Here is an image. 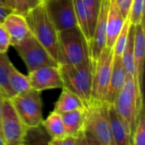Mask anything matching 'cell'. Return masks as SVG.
<instances>
[{
  "label": "cell",
  "mask_w": 145,
  "mask_h": 145,
  "mask_svg": "<svg viewBox=\"0 0 145 145\" xmlns=\"http://www.w3.org/2000/svg\"><path fill=\"white\" fill-rule=\"evenodd\" d=\"M25 18L31 33L46 48L57 62L58 31L43 2L30 9L25 14Z\"/></svg>",
  "instance_id": "3957f363"
},
{
  "label": "cell",
  "mask_w": 145,
  "mask_h": 145,
  "mask_svg": "<svg viewBox=\"0 0 145 145\" xmlns=\"http://www.w3.org/2000/svg\"><path fill=\"white\" fill-rule=\"evenodd\" d=\"M42 2H45V1H47V0H42Z\"/></svg>",
  "instance_id": "b9f144b4"
},
{
  "label": "cell",
  "mask_w": 145,
  "mask_h": 145,
  "mask_svg": "<svg viewBox=\"0 0 145 145\" xmlns=\"http://www.w3.org/2000/svg\"><path fill=\"white\" fill-rule=\"evenodd\" d=\"M127 79V73L122 64L121 56H113L112 70L110 74V79L105 96V102L110 105L114 104L118 94L120 93L125 81Z\"/></svg>",
  "instance_id": "9a60e30c"
},
{
  "label": "cell",
  "mask_w": 145,
  "mask_h": 145,
  "mask_svg": "<svg viewBox=\"0 0 145 145\" xmlns=\"http://www.w3.org/2000/svg\"><path fill=\"white\" fill-rule=\"evenodd\" d=\"M133 25H138L144 21V0H133L129 15Z\"/></svg>",
  "instance_id": "83f0119b"
},
{
  "label": "cell",
  "mask_w": 145,
  "mask_h": 145,
  "mask_svg": "<svg viewBox=\"0 0 145 145\" xmlns=\"http://www.w3.org/2000/svg\"><path fill=\"white\" fill-rule=\"evenodd\" d=\"M3 3L6 4L8 8H10L13 11L14 10V0H3Z\"/></svg>",
  "instance_id": "f35d334b"
},
{
  "label": "cell",
  "mask_w": 145,
  "mask_h": 145,
  "mask_svg": "<svg viewBox=\"0 0 145 145\" xmlns=\"http://www.w3.org/2000/svg\"><path fill=\"white\" fill-rule=\"evenodd\" d=\"M0 145H5L4 140H3V136H2L1 133H0Z\"/></svg>",
  "instance_id": "60d3db41"
},
{
  "label": "cell",
  "mask_w": 145,
  "mask_h": 145,
  "mask_svg": "<svg viewBox=\"0 0 145 145\" xmlns=\"http://www.w3.org/2000/svg\"><path fill=\"white\" fill-rule=\"evenodd\" d=\"M74 145H88V143L86 138V135H85V131L81 132L76 137H75Z\"/></svg>",
  "instance_id": "836d02e7"
},
{
  "label": "cell",
  "mask_w": 145,
  "mask_h": 145,
  "mask_svg": "<svg viewBox=\"0 0 145 145\" xmlns=\"http://www.w3.org/2000/svg\"><path fill=\"white\" fill-rule=\"evenodd\" d=\"M51 138L42 125L37 127L27 128L24 138L25 145H48Z\"/></svg>",
  "instance_id": "cb8c5ba5"
},
{
  "label": "cell",
  "mask_w": 145,
  "mask_h": 145,
  "mask_svg": "<svg viewBox=\"0 0 145 145\" xmlns=\"http://www.w3.org/2000/svg\"><path fill=\"white\" fill-rule=\"evenodd\" d=\"M110 0H103L99 15L89 43L90 58L95 61L105 47L106 44V21Z\"/></svg>",
  "instance_id": "4fadbf2b"
},
{
  "label": "cell",
  "mask_w": 145,
  "mask_h": 145,
  "mask_svg": "<svg viewBox=\"0 0 145 145\" xmlns=\"http://www.w3.org/2000/svg\"><path fill=\"white\" fill-rule=\"evenodd\" d=\"M119 7L115 0H110L106 21V44L105 47L113 48L115 41L120 33L125 21Z\"/></svg>",
  "instance_id": "2e32d148"
},
{
  "label": "cell",
  "mask_w": 145,
  "mask_h": 145,
  "mask_svg": "<svg viewBox=\"0 0 145 145\" xmlns=\"http://www.w3.org/2000/svg\"><path fill=\"white\" fill-rule=\"evenodd\" d=\"M63 139H50L48 145H62Z\"/></svg>",
  "instance_id": "ab89813d"
},
{
  "label": "cell",
  "mask_w": 145,
  "mask_h": 145,
  "mask_svg": "<svg viewBox=\"0 0 145 145\" xmlns=\"http://www.w3.org/2000/svg\"><path fill=\"white\" fill-rule=\"evenodd\" d=\"M41 3H42V0H26V3H27V7L29 10L37 7Z\"/></svg>",
  "instance_id": "d590c367"
},
{
  "label": "cell",
  "mask_w": 145,
  "mask_h": 145,
  "mask_svg": "<svg viewBox=\"0 0 145 145\" xmlns=\"http://www.w3.org/2000/svg\"><path fill=\"white\" fill-rule=\"evenodd\" d=\"M133 47H134V25H131L127 41L124 50L121 54V61L124 66L127 76L134 77V58H133Z\"/></svg>",
  "instance_id": "7402d4cb"
},
{
  "label": "cell",
  "mask_w": 145,
  "mask_h": 145,
  "mask_svg": "<svg viewBox=\"0 0 145 145\" xmlns=\"http://www.w3.org/2000/svg\"><path fill=\"white\" fill-rule=\"evenodd\" d=\"M8 81L14 95L20 94L31 89L27 75L20 73L12 63L8 72Z\"/></svg>",
  "instance_id": "603a6c76"
},
{
  "label": "cell",
  "mask_w": 145,
  "mask_h": 145,
  "mask_svg": "<svg viewBox=\"0 0 145 145\" xmlns=\"http://www.w3.org/2000/svg\"><path fill=\"white\" fill-rule=\"evenodd\" d=\"M82 2H83V4L85 6L86 11L88 14L89 32L92 38V35H93V32L99 15L103 0H82Z\"/></svg>",
  "instance_id": "484cf974"
},
{
  "label": "cell",
  "mask_w": 145,
  "mask_h": 145,
  "mask_svg": "<svg viewBox=\"0 0 145 145\" xmlns=\"http://www.w3.org/2000/svg\"><path fill=\"white\" fill-rule=\"evenodd\" d=\"M113 105L127 126L132 138L141 111L144 109V95L138 90L133 76H127L126 81Z\"/></svg>",
  "instance_id": "7a4b0ae2"
},
{
  "label": "cell",
  "mask_w": 145,
  "mask_h": 145,
  "mask_svg": "<svg viewBox=\"0 0 145 145\" xmlns=\"http://www.w3.org/2000/svg\"><path fill=\"white\" fill-rule=\"evenodd\" d=\"M58 68L63 87L76 95L85 108L92 100L93 61L89 59L79 64H59Z\"/></svg>",
  "instance_id": "6da1fadb"
},
{
  "label": "cell",
  "mask_w": 145,
  "mask_h": 145,
  "mask_svg": "<svg viewBox=\"0 0 145 145\" xmlns=\"http://www.w3.org/2000/svg\"><path fill=\"white\" fill-rule=\"evenodd\" d=\"M2 24L9 37L12 46L20 42L31 33L25 16L14 11L7 15Z\"/></svg>",
  "instance_id": "5bb4252c"
},
{
  "label": "cell",
  "mask_w": 145,
  "mask_h": 145,
  "mask_svg": "<svg viewBox=\"0 0 145 145\" xmlns=\"http://www.w3.org/2000/svg\"><path fill=\"white\" fill-rule=\"evenodd\" d=\"M10 45L9 37L3 24L0 23V53H7Z\"/></svg>",
  "instance_id": "f546056e"
},
{
  "label": "cell",
  "mask_w": 145,
  "mask_h": 145,
  "mask_svg": "<svg viewBox=\"0 0 145 145\" xmlns=\"http://www.w3.org/2000/svg\"><path fill=\"white\" fill-rule=\"evenodd\" d=\"M145 56L144 21L134 25V80L138 90L144 95V66Z\"/></svg>",
  "instance_id": "7c38bea8"
},
{
  "label": "cell",
  "mask_w": 145,
  "mask_h": 145,
  "mask_svg": "<svg viewBox=\"0 0 145 145\" xmlns=\"http://www.w3.org/2000/svg\"><path fill=\"white\" fill-rule=\"evenodd\" d=\"M84 130L91 133L101 145H116L110 128L109 104L93 100L84 108Z\"/></svg>",
  "instance_id": "5b68a950"
},
{
  "label": "cell",
  "mask_w": 145,
  "mask_h": 145,
  "mask_svg": "<svg viewBox=\"0 0 145 145\" xmlns=\"http://www.w3.org/2000/svg\"><path fill=\"white\" fill-rule=\"evenodd\" d=\"M84 105L82 100L71 91L67 90L66 88H62L61 94L55 103L54 111L63 114L76 109H83Z\"/></svg>",
  "instance_id": "d6986e66"
},
{
  "label": "cell",
  "mask_w": 145,
  "mask_h": 145,
  "mask_svg": "<svg viewBox=\"0 0 145 145\" xmlns=\"http://www.w3.org/2000/svg\"><path fill=\"white\" fill-rule=\"evenodd\" d=\"M89 59L88 42L78 26L58 32V65L79 64Z\"/></svg>",
  "instance_id": "277c9868"
},
{
  "label": "cell",
  "mask_w": 145,
  "mask_h": 145,
  "mask_svg": "<svg viewBox=\"0 0 145 145\" xmlns=\"http://www.w3.org/2000/svg\"><path fill=\"white\" fill-rule=\"evenodd\" d=\"M17 115L26 128L37 127L43 121L40 92L30 89L9 98Z\"/></svg>",
  "instance_id": "52a82bcc"
},
{
  "label": "cell",
  "mask_w": 145,
  "mask_h": 145,
  "mask_svg": "<svg viewBox=\"0 0 145 145\" xmlns=\"http://www.w3.org/2000/svg\"><path fill=\"white\" fill-rule=\"evenodd\" d=\"M131 25H132V22L130 21L129 16H127L124 21V25H123L120 33L118 34V36L115 41L114 46L112 48L115 56H121V54L124 50V48H125L127 41Z\"/></svg>",
  "instance_id": "4316f807"
},
{
  "label": "cell",
  "mask_w": 145,
  "mask_h": 145,
  "mask_svg": "<svg viewBox=\"0 0 145 145\" xmlns=\"http://www.w3.org/2000/svg\"><path fill=\"white\" fill-rule=\"evenodd\" d=\"M12 62L7 53H0V94L10 98L14 96L8 81V72Z\"/></svg>",
  "instance_id": "44dd1931"
},
{
  "label": "cell",
  "mask_w": 145,
  "mask_h": 145,
  "mask_svg": "<svg viewBox=\"0 0 145 145\" xmlns=\"http://www.w3.org/2000/svg\"><path fill=\"white\" fill-rule=\"evenodd\" d=\"M114 52L112 48L105 47L99 56L93 62L92 100L105 103V96L110 79Z\"/></svg>",
  "instance_id": "ba28073f"
},
{
  "label": "cell",
  "mask_w": 145,
  "mask_h": 145,
  "mask_svg": "<svg viewBox=\"0 0 145 145\" xmlns=\"http://www.w3.org/2000/svg\"><path fill=\"white\" fill-rule=\"evenodd\" d=\"M117 6L119 7L123 17L126 19L128 15H129V11H130V8H131V4L133 0H115Z\"/></svg>",
  "instance_id": "4dcf8cb0"
},
{
  "label": "cell",
  "mask_w": 145,
  "mask_h": 145,
  "mask_svg": "<svg viewBox=\"0 0 145 145\" xmlns=\"http://www.w3.org/2000/svg\"><path fill=\"white\" fill-rule=\"evenodd\" d=\"M26 129L17 115L10 99L3 97L2 135L5 145L23 144Z\"/></svg>",
  "instance_id": "9c48e42d"
},
{
  "label": "cell",
  "mask_w": 145,
  "mask_h": 145,
  "mask_svg": "<svg viewBox=\"0 0 145 145\" xmlns=\"http://www.w3.org/2000/svg\"><path fill=\"white\" fill-rule=\"evenodd\" d=\"M132 145H145V115L144 109L141 111L138 122L132 137Z\"/></svg>",
  "instance_id": "f1b7e54d"
},
{
  "label": "cell",
  "mask_w": 145,
  "mask_h": 145,
  "mask_svg": "<svg viewBox=\"0 0 145 145\" xmlns=\"http://www.w3.org/2000/svg\"><path fill=\"white\" fill-rule=\"evenodd\" d=\"M13 10L10 8H8L6 4L0 2V23L3 22L4 18L7 16V15H8Z\"/></svg>",
  "instance_id": "d6a6232c"
},
{
  "label": "cell",
  "mask_w": 145,
  "mask_h": 145,
  "mask_svg": "<svg viewBox=\"0 0 145 145\" xmlns=\"http://www.w3.org/2000/svg\"><path fill=\"white\" fill-rule=\"evenodd\" d=\"M75 144V137L66 136L62 140V145H74Z\"/></svg>",
  "instance_id": "8d00e7d4"
},
{
  "label": "cell",
  "mask_w": 145,
  "mask_h": 145,
  "mask_svg": "<svg viewBox=\"0 0 145 145\" xmlns=\"http://www.w3.org/2000/svg\"><path fill=\"white\" fill-rule=\"evenodd\" d=\"M0 95H1V94H0ZM1 96H2V95H1Z\"/></svg>",
  "instance_id": "f6af8a7d"
},
{
  "label": "cell",
  "mask_w": 145,
  "mask_h": 145,
  "mask_svg": "<svg viewBox=\"0 0 145 145\" xmlns=\"http://www.w3.org/2000/svg\"><path fill=\"white\" fill-rule=\"evenodd\" d=\"M85 135H86V138H87V141L88 143V145H101L91 133L85 131Z\"/></svg>",
  "instance_id": "e575fe53"
},
{
  "label": "cell",
  "mask_w": 145,
  "mask_h": 145,
  "mask_svg": "<svg viewBox=\"0 0 145 145\" xmlns=\"http://www.w3.org/2000/svg\"><path fill=\"white\" fill-rule=\"evenodd\" d=\"M64 123L66 136L76 137L84 131L85 112L83 109H76L60 114Z\"/></svg>",
  "instance_id": "ac0fdd59"
},
{
  "label": "cell",
  "mask_w": 145,
  "mask_h": 145,
  "mask_svg": "<svg viewBox=\"0 0 145 145\" xmlns=\"http://www.w3.org/2000/svg\"><path fill=\"white\" fill-rule=\"evenodd\" d=\"M109 118L115 144L132 145V138L127 126L115 109L113 104H109Z\"/></svg>",
  "instance_id": "e0dca14e"
},
{
  "label": "cell",
  "mask_w": 145,
  "mask_h": 145,
  "mask_svg": "<svg viewBox=\"0 0 145 145\" xmlns=\"http://www.w3.org/2000/svg\"><path fill=\"white\" fill-rule=\"evenodd\" d=\"M42 126L52 139H64L66 137L61 115L53 111L42 121Z\"/></svg>",
  "instance_id": "ffe728a7"
},
{
  "label": "cell",
  "mask_w": 145,
  "mask_h": 145,
  "mask_svg": "<svg viewBox=\"0 0 145 145\" xmlns=\"http://www.w3.org/2000/svg\"><path fill=\"white\" fill-rule=\"evenodd\" d=\"M22 145H25V144H22Z\"/></svg>",
  "instance_id": "ee69618b"
},
{
  "label": "cell",
  "mask_w": 145,
  "mask_h": 145,
  "mask_svg": "<svg viewBox=\"0 0 145 145\" xmlns=\"http://www.w3.org/2000/svg\"><path fill=\"white\" fill-rule=\"evenodd\" d=\"M14 12L20 14L22 15H25V14L29 11L26 0H14Z\"/></svg>",
  "instance_id": "1f68e13d"
},
{
  "label": "cell",
  "mask_w": 145,
  "mask_h": 145,
  "mask_svg": "<svg viewBox=\"0 0 145 145\" xmlns=\"http://www.w3.org/2000/svg\"><path fill=\"white\" fill-rule=\"evenodd\" d=\"M43 3L58 32L78 26L73 0H47Z\"/></svg>",
  "instance_id": "30bf717a"
},
{
  "label": "cell",
  "mask_w": 145,
  "mask_h": 145,
  "mask_svg": "<svg viewBox=\"0 0 145 145\" xmlns=\"http://www.w3.org/2000/svg\"><path fill=\"white\" fill-rule=\"evenodd\" d=\"M31 88L39 92L46 90L63 88L58 66H46L28 73Z\"/></svg>",
  "instance_id": "8fae6325"
},
{
  "label": "cell",
  "mask_w": 145,
  "mask_h": 145,
  "mask_svg": "<svg viewBox=\"0 0 145 145\" xmlns=\"http://www.w3.org/2000/svg\"><path fill=\"white\" fill-rule=\"evenodd\" d=\"M3 97L0 95V133L2 134V115H3ZM3 136V135H2Z\"/></svg>",
  "instance_id": "74e56055"
},
{
  "label": "cell",
  "mask_w": 145,
  "mask_h": 145,
  "mask_svg": "<svg viewBox=\"0 0 145 145\" xmlns=\"http://www.w3.org/2000/svg\"><path fill=\"white\" fill-rule=\"evenodd\" d=\"M0 2H2V3H3V0H0Z\"/></svg>",
  "instance_id": "7bdbcfd3"
},
{
  "label": "cell",
  "mask_w": 145,
  "mask_h": 145,
  "mask_svg": "<svg viewBox=\"0 0 145 145\" xmlns=\"http://www.w3.org/2000/svg\"><path fill=\"white\" fill-rule=\"evenodd\" d=\"M74 4V9H75V15L76 18L77 26L85 36L86 39L88 42V44L91 40V36L89 32V27H88V14L85 9V6L83 4L82 0H73Z\"/></svg>",
  "instance_id": "d4e9b609"
},
{
  "label": "cell",
  "mask_w": 145,
  "mask_h": 145,
  "mask_svg": "<svg viewBox=\"0 0 145 145\" xmlns=\"http://www.w3.org/2000/svg\"><path fill=\"white\" fill-rule=\"evenodd\" d=\"M24 62L28 73L46 66H58L46 48L31 34L13 46Z\"/></svg>",
  "instance_id": "8992f818"
}]
</instances>
